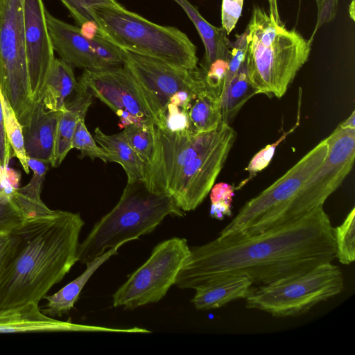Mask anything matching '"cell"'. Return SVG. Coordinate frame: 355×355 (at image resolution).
I'll list each match as a JSON object with an SVG mask.
<instances>
[{
  "label": "cell",
  "instance_id": "obj_1",
  "mask_svg": "<svg viewBox=\"0 0 355 355\" xmlns=\"http://www.w3.org/2000/svg\"><path fill=\"white\" fill-rule=\"evenodd\" d=\"M190 250L175 283L182 289L233 275L263 286L336 259L333 227L323 206L284 225L252 234L219 235Z\"/></svg>",
  "mask_w": 355,
  "mask_h": 355
},
{
  "label": "cell",
  "instance_id": "obj_8",
  "mask_svg": "<svg viewBox=\"0 0 355 355\" xmlns=\"http://www.w3.org/2000/svg\"><path fill=\"white\" fill-rule=\"evenodd\" d=\"M328 148L325 138L273 184L245 202L219 235L234 233L252 234L275 227L282 210L308 178L322 164Z\"/></svg>",
  "mask_w": 355,
  "mask_h": 355
},
{
  "label": "cell",
  "instance_id": "obj_31",
  "mask_svg": "<svg viewBox=\"0 0 355 355\" xmlns=\"http://www.w3.org/2000/svg\"><path fill=\"white\" fill-rule=\"evenodd\" d=\"M60 1L79 26L87 21L97 22L93 12L95 8L123 7L119 0H60Z\"/></svg>",
  "mask_w": 355,
  "mask_h": 355
},
{
  "label": "cell",
  "instance_id": "obj_37",
  "mask_svg": "<svg viewBox=\"0 0 355 355\" xmlns=\"http://www.w3.org/2000/svg\"><path fill=\"white\" fill-rule=\"evenodd\" d=\"M227 67L228 60L218 59L211 62L205 71L200 69L204 74L205 84L220 95Z\"/></svg>",
  "mask_w": 355,
  "mask_h": 355
},
{
  "label": "cell",
  "instance_id": "obj_33",
  "mask_svg": "<svg viewBox=\"0 0 355 355\" xmlns=\"http://www.w3.org/2000/svg\"><path fill=\"white\" fill-rule=\"evenodd\" d=\"M10 193L0 190V232H15L26 220Z\"/></svg>",
  "mask_w": 355,
  "mask_h": 355
},
{
  "label": "cell",
  "instance_id": "obj_42",
  "mask_svg": "<svg viewBox=\"0 0 355 355\" xmlns=\"http://www.w3.org/2000/svg\"><path fill=\"white\" fill-rule=\"evenodd\" d=\"M268 3L269 12L268 13L274 17L277 22H282L280 19L277 0H267Z\"/></svg>",
  "mask_w": 355,
  "mask_h": 355
},
{
  "label": "cell",
  "instance_id": "obj_18",
  "mask_svg": "<svg viewBox=\"0 0 355 355\" xmlns=\"http://www.w3.org/2000/svg\"><path fill=\"white\" fill-rule=\"evenodd\" d=\"M253 286L247 275L220 277L197 286L191 302L198 310L218 309L231 302L245 299Z\"/></svg>",
  "mask_w": 355,
  "mask_h": 355
},
{
  "label": "cell",
  "instance_id": "obj_41",
  "mask_svg": "<svg viewBox=\"0 0 355 355\" xmlns=\"http://www.w3.org/2000/svg\"><path fill=\"white\" fill-rule=\"evenodd\" d=\"M11 148L6 132L3 112L0 100V168H8L10 159L13 156Z\"/></svg>",
  "mask_w": 355,
  "mask_h": 355
},
{
  "label": "cell",
  "instance_id": "obj_11",
  "mask_svg": "<svg viewBox=\"0 0 355 355\" xmlns=\"http://www.w3.org/2000/svg\"><path fill=\"white\" fill-rule=\"evenodd\" d=\"M123 66L135 79L152 116L154 125L163 121L166 105L178 92L197 94L205 85L199 67L191 70L166 61L123 50Z\"/></svg>",
  "mask_w": 355,
  "mask_h": 355
},
{
  "label": "cell",
  "instance_id": "obj_25",
  "mask_svg": "<svg viewBox=\"0 0 355 355\" xmlns=\"http://www.w3.org/2000/svg\"><path fill=\"white\" fill-rule=\"evenodd\" d=\"M255 94L257 92L250 82L245 60L220 95L222 123L230 125L244 104Z\"/></svg>",
  "mask_w": 355,
  "mask_h": 355
},
{
  "label": "cell",
  "instance_id": "obj_38",
  "mask_svg": "<svg viewBox=\"0 0 355 355\" xmlns=\"http://www.w3.org/2000/svg\"><path fill=\"white\" fill-rule=\"evenodd\" d=\"M244 0H222L221 24L229 35L235 28L243 10Z\"/></svg>",
  "mask_w": 355,
  "mask_h": 355
},
{
  "label": "cell",
  "instance_id": "obj_24",
  "mask_svg": "<svg viewBox=\"0 0 355 355\" xmlns=\"http://www.w3.org/2000/svg\"><path fill=\"white\" fill-rule=\"evenodd\" d=\"M188 115L191 132L198 134L216 130L222 123L220 94L205 84L192 100Z\"/></svg>",
  "mask_w": 355,
  "mask_h": 355
},
{
  "label": "cell",
  "instance_id": "obj_19",
  "mask_svg": "<svg viewBox=\"0 0 355 355\" xmlns=\"http://www.w3.org/2000/svg\"><path fill=\"white\" fill-rule=\"evenodd\" d=\"M73 95L66 103L65 110L60 117L50 164L53 167L60 165L69 150L76 123L79 119L85 118L88 108L92 103L93 95L89 89L79 80Z\"/></svg>",
  "mask_w": 355,
  "mask_h": 355
},
{
  "label": "cell",
  "instance_id": "obj_21",
  "mask_svg": "<svg viewBox=\"0 0 355 355\" xmlns=\"http://www.w3.org/2000/svg\"><path fill=\"white\" fill-rule=\"evenodd\" d=\"M121 246L111 248L93 261L87 263L85 270L77 278L69 282L55 293L45 295L46 307L43 313L47 315L61 316L71 311L78 300L79 295L90 277L111 257L116 254Z\"/></svg>",
  "mask_w": 355,
  "mask_h": 355
},
{
  "label": "cell",
  "instance_id": "obj_6",
  "mask_svg": "<svg viewBox=\"0 0 355 355\" xmlns=\"http://www.w3.org/2000/svg\"><path fill=\"white\" fill-rule=\"evenodd\" d=\"M344 289L341 270L332 262L273 283L252 287L246 307L275 317L297 316Z\"/></svg>",
  "mask_w": 355,
  "mask_h": 355
},
{
  "label": "cell",
  "instance_id": "obj_5",
  "mask_svg": "<svg viewBox=\"0 0 355 355\" xmlns=\"http://www.w3.org/2000/svg\"><path fill=\"white\" fill-rule=\"evenodd\" d=\"M93 12L104 37L121 49L187 69L198 67L196 46L180 29L157 24L124 6L98 7Z\"/></svg>",
  "mask_w": 355,
  "mask_h": 355
},
{
  "label": "cell",
  "instance_id": "obj_40",
  "mask_svg": "<svg viewBox=\"0 0 355 355\" xmlns=\"http://www.w3.org/2000/svg\"><path fill=\"white\" fill-rule=\"evenodd\" d=\"M317 7V19L313 36L324 24L331 21L336 17L338 0H315Z\"/></svg>",
  "mask_w": 355,
  "mask_h": 355
},
{
  "label": "cell",
  "instance_id": "obj_32",
  "mask_svg": "<svg viewBox=\"0 0 355 355\" xmlns=\"http://www.w3.org/2000/svg\"><path fill=\"white\" fill-rule=\"evenodd\" d=\"M210 191V216L218 220L230 216L234 196L233 187L227 183L220 182L214 185Z\"/></svg>",
  "mask_w": 355,
  "mask_h": 355
},
{
  "label": "cell",
  "instance_id": "obj_30",
  "mask_svg": "<svg viewBox=\"0 0 355 355\" xmlns=\"http://www.w3.org/2000/svg\"><path fill=\"white\" fill-rule=\"evenodd\" d=\"M184 10L196 27L205 47L216 45L221 39L223 31L208 22L187 0H174Z\"/></svg>",
  "mask_w": 355,
  "mask_h": 355
},
{
  "label": "cell",
  "instance_id": "obj_36",
  "mask_svg": "<svg viewBox=\"0 0 355 355\" xmlns=\"http://www.w3.org/2000/svg\"><path fill=\"white\" fill-rule=\"evenodd\" d=\"M157 128L173 132L189 130L188 110L168 103L166 107L163 121Z\"/></svg>",
  "mask_w": 355,
  "mask_h": 355
},
{
  "label": "cell",
  "instance_id": "obj_43",
  "mask_svg": "<svg viewBox=\"0 0 355 355\" xmlns=\"http://www.w3.org/2000/svg\"><path fill=\"white\" fill-rule=\"evenodd\" d=\"M1 189H1V186H0V190H1Z\"/></svg>",
  "mask_w": 355,
  "mask_h": 355
},
{
  "label": "cell",
  "instance_id": "obj_10",
  "mask_svg": "<svg viewBox=\"0 0 355 355\" xmlns=\"http://www.w3.org/2000/svg\"><path fill=\"white\" fill-rule=\"evenodd\" d=\"M190 251L184 238L173 237L157 244L147 261L115 291L113 306L134 309L161 300L175 284Z\"/></svg>",
  "mask_w": 355,
  "mask_h": 355
},
{
  "label": "cell",
  "instance_id": "obj_16",
  "mask_svg": "<svg viewBox=\"0 0 355 355\" xmlns=\"http://www.w3.org/2000/svg\"><path fill=\"white\" fill-rule=\"evenodd\" d=\"M53 331H104L112 333L141 332L140 327L111 328L61 321L47 316L38 304L30 303L12 309L0 311V334Z\"/></svg>",
  "mask_w": 355,
  "mask_h": 355
},
{
  "label": "cell",
  "instance_id": "obj_12",
  "mask_svg": "<svg viewBox=\"0 0 355 355\" xmlns=\"http://www.w3.org/2000/svg\"><path fill=\"white\" fill-rule=\"evenodd\" d=\"M236 132L222 123L213 144L176 175L166 191L183 211L196 209L210 192L236 139Z\"/></svg>",
  "mask_w": 355,
  "mask_h": 355
},
{
  "label": "cell",
  "instance_id": "obj_39",
  "mask_svg": "<svg viewBox=\"0 0 355 355\" xmlns=\"http://www.w3.org/2000/svg\"><path fill=\"white\" fill-rule=\"evenodd\" d=\"M19 241V237L16 232H0V281L15 252Z\"/></svg>",
  "mask_w": 355,
  "mask_h": 355
},
{
  "label": "cell",
  "instance_id": "obj_15",
  "mask_svg": "<svg viewBox=\"0 0 355 355\" xmlns=\"http://www.w3.org/2000/svg\"><path fill=\"white\" fill-rule=\"evenodd\" d=\"M47 26L55 52L72 67L87 70L107 69L100 58L106 38L103 34L85 37L80 27L68 24L46 10Z\"/></svg>",
  "mask_w": 355,
  "mask_h": 355
},
{
  "label": "cell",
  "instance_id": "obj_4",
  "mask_svg": "<svg viewBox=\"0 0 355 355\" xmlns=\"http://www.w3.org/2000/svg\"><path fill=\"white\" fill-rule=\"evenodd\" d=\"M168 216H184L170 195L150 191L143 181L127 182L117 204L79 244L78 261L86 264L111 248L152 232Z\"/></svg>",
  "mask_w": 355,
  "mask_h": 355
},
{
  "label": "cell",
  "instance_id": "obj_20",
  "mask_svg": "<svg viewBox=\"0 0 355 355\" xmlns=\"http://www.w3.org/2000/svg\"><path fill=\"white\" fill-rule=\"evenodd\" d=\"M27 162L33 175L24 187L13 189L10 193L11 198L25 219L51 213L41 199V191L49 163L27 157Z\"/></svg>",
  "mask_w": 355,
  "mask_h": 355
},
{
  "label": "cell",
  "instance_id": "obj_22",
  "mask_svg": "<svg viewBox=\"0 0 355 355\" xmlns=\"http://www.w3.org/2000/svg\"><path fill=\"white\" fill-rule=\"evenodd\" d=\"M94 138L101 148L112 155V162L121 165L127 175V182L144 180L146 165L131 148L123 131L107 135L97 127Z\"/></svg>",
  "mask_w": 355,
  "mask_h": 355
},
{
  "label": "cell",
  "instance_id": "obj_23",
  "mask_svg": "<svg viewBox=\"0 0 355 355\" xmlns=\"http://www.w3.org/2000/svg\"><path fill=\"white\" fill-rule=\"evenodd\" d=\"M77 84L73 67L55 58L46 80L42 103L48 110L64 111Z\"/></svg>",
  "mask_w": 355,
  "mask_h": 355
},
{
  "label": "cell",
  "instance_id": "obj_27",
  "mask_svg": "<svg viewBox=\"0 0 355 355\" xmlns=\"http://www.w3.org/2000/svg\"><path fill=\"white\" fill-rule=\"evenodd\" d=\"M336 246V258L344 265L355 259V208L347 215L343 222L333 228Z\"/></svg>",
  "mask_w": 355,
  "mask_h": 355
},
{
  "label": "cell",
  "instance_id": "obj_2",
  "mask_svg": "<svg viewBox=\"0 0 355 355\" xmlns=\"http://www.w3.org/2000/svg\"><path fill=\"white\" fill-rule=\"evenodd\" d=\"M80 214L62 210L24 220L0 281V311L38 304L78 261Z\"/></svg>",
  "mask_w": 355,
  "mask_h": 355
},
{
  "label": "cell",
  "instance_id": "obj_3",
  "mask_svg": "<svg viewBox=\"0 0 355 355\" xmlns=\"http://www.w3.org/2000/svg\"><path fill=\"white\" fill-rule=\"evenodd\" d=\"M245 31V60L251 85L257 94L282 97L307 61L311 40L295 29H287L255 6Z\"/></svg>",
  "mask_w": 355,
  "mask_h": 355
},
{
  "label": "cell",
  "instance_id": "obj_13",
  "mask_svg": "<svg viewBox=\"0 0 355 355\" xmlns=\"http://www.w3.org/2000/svg\"><path fill=\"white\" fill-rule=\"evenodd\" d=\"M78 80L116 113L121 128L131 124L154 125L135 79L123 65L101 70L84 69Z\"/></svg>",
  "mask_w": 355,
  "mask_h": 355
},
{
  "label": "cell",
  "instance_id": "obj_28",
  "mask_svg": "<svg viewBox=\"0 0 355 355\" xmlns=\"http://www.w3.org/2000/svg\"><path fill=\"white\" fill-rule=\"evenodd\" d=\"M153 128L154 125L131 124L122 130L128 144L145 165L153 155Z\"/></svg>",
  "mask_w": 355,
  "mask_h": 355
},
{
  "label": "cell",
  "instance_id": "obj_29",
  "mask_svg": "<svg viewBox=\"0 0 355 355\" xmlns=\"http://www.w3.org/2000/svg\"><path fill=\"white\" fill-rule=\"evenodd\" d=\"M72 148H76L81 152L80 157H89L92 159L98 158L104 162H112V157L100 146L97 145L86 127L85 118L78 119L73 136Z\"/></svg>",
  "mask_w": 355,
  "mask_h": 355
},
{
  "label": "cell",
  "instance_id": "obj_35",
  "mask_svg": "<svg viewBox=\"0 0 355 355\" xmlns=\"http://www.w3.org/2000/svg\"><path fill=\"white\" fill-rule=\"evenodd\" d=\"M247 33L245 31L241 35H236V40L230 41V53L227 71L223 81L221 94L239 71L244 62L247 53Z\"/></svg>",
  "mask_w": 355,
  "mask_h": 355
},
{
  "label": "cell",
  "instance_id": "obj_17",
  "mask_svg": "<svg viewBox=\"0 0 355 355\" xmlns=\"http://www.w3.org/2000/svg\"><path fill=\"white\" fill-rule=\"evenodd\" d=\"M61 114L62 111L46 110L42 102L35 103L28 120L22 126L27 157L51 163Z\"/></svg>",
  "mask_w": 355,
  "mask_h": 355
},
{
  "label": "cell",
  "instance_id": "obj_9",
  "mask_svg": "<svg viewBox=\"0 0 355 355\" xmlns=\"http://www.w3.org/2000/svg\"><path fill=\"white\" fill-rule=\"evenodd\" d=\"M0 89L24 126L35 104L27 71L23 0H0Z\"/></svg>",
  "mask_w": 355,
  "mask_h": 355
},
{
  "label": "cell",
  "instance_id": "obj_14",
  "mask_svg": "<svg viewBox=\"0 0 355 355\" xmlns=\"http://www.w3.org/2000/svg\"><path fill=\"white\" fill-rule=\"evenodd\" d=\"M43 0H23L24 46L31 96L42 102L44 85L55 58Z\"/></svg>",
  "mask_w": 355,
  "mask_h": 355
},
{
  "label": "cell",
  "instance_id": "obj_7",
  "mask_svg": "<svg viewBox=\"0 0 355 355\" xmlns=\"http://www.w3.org/2000/svg\"><path fill=\"white\" fill-rule=\"evenodd\" d=\"M355 112L326 137L328 153L279 214L276 227L291 223L323 206L351 171L355 158Z\"/></svg>",
  "mask_w": 355,
  "mask_h": 355
},
{
  "label": "cell",
  "instance_id": "obj_34",
  "mask_svg": "<svg viewBox=\"0 0 355 355\" xmlns=\"http://www.w3.org/2000/svg\"><path fill=\"white\" fill-rule=\"evenodd\" d=\"M299 122L300 119H297L295 125L291 129L287 132H284L276 141L267 145L253 156L245 169L249 173V177L243 181L239 187H236V189L243 187L247 182L256 175L257 173L261 171L268 166L275 154V151L277 146L283 141L288 135L292 133L297 128L299 125Z\"/></svg>",
  "mask_w": 355,
  "mask_h": 355
},
{
  "label": "cell",
  "instance_id": "obj_26",
  "mask_svg": "<svg viewBox=\"0 0 355 355\" xmlns=\"http://www.w3.org/2000/svg\"><path fill=\"white\" fill-rule=\"evenodd\" d=\"M0 100L3 112L6 132L13 150L14 156L19 159L24 171L28 174L30 168L28 165L27 156L24 148L22 126L8 99L3 94L1 89Z\"/></svg>",
  "mask_w": 355,
  "mask_h": 355
}]
</instances>
